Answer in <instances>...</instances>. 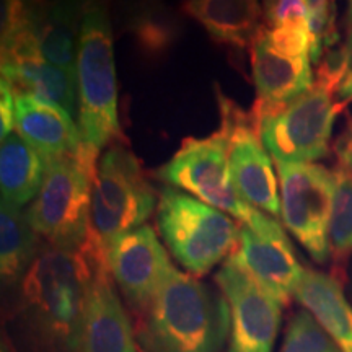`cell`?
Listing matches in <instances>:
<instances>
[{"mask_svg": "<svg viewBox=\"0 0 352 352\" xmlns=\"http://www.w3.org/2000/svg\"><path fill=\"white\" fill-rule=\"evenodd\" d=\"M94 243L64 250L47 243L20 280V318L50 352H77L95 263Z\"/></svg>", "mask_w": 352, "mask_h": 352, "instance_id": "6da1fadb", "label": "cell"}, {"mask_svg": "<svg viewBox=\"0 0 352 352\" xmlns=\"http://www.w3.org/2000/svg\"><path fill=\"white\" fill-rule=\"evenodd\" d=\"M228 338V305L192 276L173 270L144 310V352H220Z\"/></svg>", "mask_w": 352, "mask_h": 352, "instance_id": "7a4b0ae2", "label": "cell"}, {"mask_svg": "<svg viewBox=\"0 0 352 352\" xmlns=\"http://www.w3.org/2000/svg\"><path fill=\"white\" fill-rule=\"evenodd\" d=\"M98 153L82 144L72 155L46 164L43 186L26 217L52 246L82 250L91 233V191L98 173Z\"/></svg>", "mask_w": 352, "mask_h": 352, "instance_id": "3957f363", "label": "cell"}, {"mask_svg": "<svg viewBox=\"0 0 352 352\" xmlns=\"http://www.w3.org/2000/svg\"><path fill=\"white\" fill-rule=\"evenodd\" d=\"M78 131L82 144L100 152L121 139L113 34L104 7L82 19L77 54Z\"/></svg>", "mask_w": 352, "mask_h": 352, "instance_id": "277c9868", "label": "cell"}, {"mask_svg": "<svg viewBox=\"0 0 352 352\" xmlns=\"http://www.w3.org/2000/svg\"><path fill=\"white\" fill-rule=\"evenodd\" d=\"M157 226L171 256L192 276H204L235 252L240 226L228 214L175 188L162 189Z\"/></svg>", "mask_w": 352, "mask_h": 352, "instance_id": "5b68a950", "label": "cell"}, {"mask_svg": "<svg viewBox=\"0 0 352 352\" xmlns=\"http://www.w3.org/2000/svg\"><path fill=\"white\" fill-rule=\"evenodd\" d=\"M157 175L171 188L183 189L253 230L270 222V215L248 204L233 184L228 165V134L222 126L206 138L184 139Z\"/></svg>", "mask_w": 352, "mask_h": 352, "instance_id": "8992f818", "label": "cell"}, {"mask_svg": "<svg viewBox=\"0 0 352 352\" xmlns=\"http://www.w3.org/2000/svg\"><path fill=\"white\" fill-rule=\"evenodd\" d=\"M155 192L138 157L113 144L101 157L91 191V240L103 250L151 217Z\"/></svg>", "mask_w": 352, "mask_h": 352, "instance_id": "52a82bcc", "label": "cell"}, {"mask_svg": "<svg viewBox=\"0 0 352 352\" xmlns=\"http://www.w3.org/2000/svg\"><path fill=\"white\" fill-rule=\"evenodd\" d=\"M342 104L333 94L315 87L285 104L254 101L253 116L259 135L276 164H314L327 157L333 127Z\"/></svg>", "mask_w": 352, "mask_h": 352, "instance_id": "ba28073f", "label": "cell"}, {"mask_svg": "<svg viewBox=\"0 0 352 352\" xmlns=\"http://www.w3.org/2000/svg\"><path fill=\"white\" fill-rule=\"evenodd\" d=\"M280 219L311 259L327 263L336 176L316 164H276Z\"/></svg>", "mask_w": 352, "mask_h": 352, "instance_id": "9c48e42d", "label": "cell"}, {"mask_svg": "<svg viewBox=\"0 0 352 352\" xmlns=\"http://www.w3.org/2000/svg\"><path fill=\"white\" fill-rule=\"evenodd\" d=\"M220 126L228 134V165L240 196L271 217H280L277 176L252 111L217 91Z\"/></svg>", "mask_w": 352, "mask_h": 352, "instance_id": "30bf717a", "label": "cell"}, {"mask_svg": "<svg viewBox=\"0 0 352 352\" xmlns=\"http://www.w3.org/2000/svg\"><path fill=\"white\" fill-rule=\"evenodd\" d=\"M215 283L228 305L227 352H272L280 328L283 303L230 258L220 266Z\"/></svg>", "mask_w": 352, "mask_h": 352, "instance_id": "8fae6325", "label": "cell"}, {"mask_svg": "<svg viewBox=\"0 0 352 352\" xmlns=\"http://www.w3.org/2000/svg\"><path fill=\"white\" fill-rule=\"evenodd\" d=\"M107 264L122 296L140 311L151 305L175 270L157 233L145 223L113 241Z\"/></svg>", "mask_w": 352, "mask_h": 352, "instance_id": "7c38bea8", "label": "cell"}, {"mask_svg": "<svg viewBox=\"0 0 352 352\" xmlns=\"http://www.w3.org/2000/svg\"><path fill=\"white\" fill-rule=\"evenodd\" d=\"M228 258L283 305L296 296L305 270L294 253L287 233L274 217L258 230L241 226L239 245Z\"/></svg>", "mask_w": 352, "mask_h": 352, "instance_id": "4fadbf2b", "label": "cell"}, {"mask_svg": "<svg viewBox=\"0 0 352 352\" xmlns=\"http://www.w3.org/2000/svg\"><path fill=\"white\" fill-rule=\"evenodd\" d=\"M111 279L107 258L96 259L77 352H138L134 329Z\"/></svg>", "mask_w": 352, "mask_h": 352, "instance_id": "5bb4252c", "label": "cell"}, {"mask_svg": "<svg viewBox=\"0 0 352 352\" xmlns=\"http://www.w3.org/2000/svg\"><path fill=\"white\" fill-rule=\"evenodd\" d=\"M13 95L16 134L41 155L44 165L80 148V131L64 108L28 94Z\"/></svg>", "mask_w": 352, "mask_h": 352, "instance_id": "9a60e30c", "label": "cell"}, {"mask_svg": "<svg viewBox=\"0 0 352 352\" xmlns=\"http://www.w3.org/2000/svg\"><path fill=\"white\" fill-rule=\"evenodd\" d=\"M252 67L256 101L264 104L290 103L315 85L310 57L280 54L259 34L252 46Z\"/></svg>", "mask_w": 352, "mask_h": 352, "instance_id": "2e32d148", "label": "cell"}, {"mask_svg": "<svg viewBox=\"0 0 352 352\" xmlns=\"http://www.w3.org/2000/svg\"><path fill=\"white\" fill-rule=\"evenodd\" d=\"M182 10L214 41L239 50L252 47L263 26L259 0H183Z\"/></svg>", "mask_w": 352, "mask_h": 352, "instance_id": "e0dca14e", "label": "cell"}, {"mask_svg": "<svg viewBox=\"0 0 352 352\" xmlns=\"http://www.w3.org/2000/svg\"><path fill=\"white\" fill-rule=\"evenodd\" d=\"M297 302L327 329L341 352H352V305L340 280L315 270H303Z\"/></svg>", "mask_w": 352, "mask_h": 352, "instance_id": "ac0fdd59", "label": "cell"}, {"mask_svg": "<svg viewBox=\"0 0 352 352\" xmlns=\"http://www.w3.org/2000/svg\"><path fill=\"white\" fill-rule=\"evenodd\" d=\"M2 78L13 94H28L64 108L70 116L78 113L77 77L56 67L43 57L2 65Z\"/></svg>", "mask_w": 352, "mask_h": 352, "instance_id": "d6986e66", "label": "cell"}, {"mask_svg": "<svg viewBox=\"0 0 352 352\" xmlns=\"http://www.w3.org/2000/svg\"><path fill=\"white\" fill-rule=\"evenodd\" d=\"M46 165L21 135L12 132L0 147V189L2 201L23 208L34 201L43 186Z\"/></svg>", "mask_w": 352, "mask_h": 352, "instance_id": "ffe728a7", "label": "cell"}, {"mask_svg": "<svg viewBox=\"0 0 352 352\" xmlns=\"http://www.w3.org/2000/svg\"><path fill=\"white\" fill-rule=\"evenodd\" d=\"M82 16L59 0H47L38 21V46L41 57L77 77L78 38Z\"/></svg>", "mask_w": 352, "mask_h": 352, "instance_id": "44dd1931", "label": "cell"}, {"mask_svg": "<svg viewBox=\"0 0 352 352\" xmlns=\"http://www.w3.org/2000/svg\"><path fill=\"white\" fill-rule=\"evenodd\" d=\"M41 250L39 235L21 208L2 201L0 208V272L3 284L23 279Z\"/></svg>", "mask_w": 352, "mask_h": 352, "instance_id": "7402d4cb", "label": "cell"}, {"mask_svg": "<svg viewBox=\"0 0 352 352\" xmlns=\"http://www.w3.org/2000/svg\"><path fill=\"white\" fill-rule=\"evenodd\" d=\"M336 191L331 226H329V250L336 259H344L352 253V171L340 166L334 170Z\"/></svg>", "mask_w": 352, "mask_h": 352, "instance_id": "603a6c76", "label": "cell"}, {"mask_svg": "<svg viewBox=\"0 0 352 352\" xmlns=\"http://www.w3.org/2000/svg\"><path fill=\"white\" fill-rule=\"evenodd\" d=\"M279 352H341L314 315L300 310L290 318Z\"/></svg>", "mask_w": 352, "mask_h": 352, "instance_id": "cb8c5ba5", "label": "cell"}, {"mask_svg": "<svg viewBox=\"0 0 352 352\" xmlns=\"http://www.w3.org/2000/svg\"><path fill=\"white\" fill-rule=\"evenodd\" d=\"M307 8L308 28H310L311 63L318 64L321 57L333 50L340 39L338 32L336 0H303Z\"/></svg>", "mask_w": 352, "mask_h": 352, "instance_id": "d4e9b609", "label": "cell"}, {"mask_svg": "<svg viewBox=\"0 0 352 352\" xmlns=\"http://www.w3.org/2000/svg\"><path fill=\"white\" fill-rule=\"evenodd\" d=\"M135 33L140 41L147 46H164L173 38L176 30V19L168 7L158 2H151L140 7L134 19Z\"/></svg>", "mask_w": 352, "mask_h": 352, "instance_id": "484cf974", "label": "cell"}, {"mask_svg": "<svg viewBox=\"0 0 352 352\" xmlns=\"http://www.w3.org/2000/svg\"><path fill=\"white\" fill-rule=\"evenodd\" d=\"M263 21L267 28L287 25H308L303 0H261Z\"/></svg>", "mask_w": 352, "mask_h": 352, "instance_id": "4316f807", "label": "cell"}, {"mask_svg": "<svg viewBox=\"0 0 352 352\" xmlns=\"http://www.w3.org/2000/svg\"><path fill=\"white\" fill-rule=\"evenodd\" d=\"M0 135L6 139L15 127V95L12 87L2 78L0 83Z\"/></svg>", "mask_w": 352, "mask_h": 352, "instance_id": "83f0119b", "label": "cell"}, {"mask_svg": "<svg viewBox=\"0 0 352 352\" xmlns=\"http://www.w3.org/2000/svg\"><path fill=\"white\" fill-rule=\"evenodd\" d=\"M336 153L342 168L352 171V131L344 132L336 144Z\"/></svg>", "mask_w": 352, "mask_h": 352, "instance_id": "f1b7e54d", "label": "cell"}, {"mask_svg": "<svg viewBox=\"0 0 352 352\" xmlns=\"http://www.w3.org/2000/svg\"><path fill=\"white\" fill-rule=\"evenodd\" d=\"M59 2L64 3L65 7H69L70 10L76 12L77 15H80L82 19L91 8L103 6V0H59Z\"/></svg>", "mask_w": 352, "mask_h": 352, "instance_id": "f546056e", "label": "cell"}, {"mask_svg": "<svg viewBox=\"0 0 352 352\" xmlns=\"http://www.w3.org/2000/svg\"><path fill=\"white\" fill-rule=\"evenodd\" d=\"M338 96L344 101L352 100V76H347L344 82L341 83V87L338 88Z\"/></svg>", "mask_w": 352, "mask_h": 352, "instance_id": "4dcf8cb0", "label": "cell"}, {"mask_svg": "<svg viewBox=\"0 0 352 352\" xmlns=\"http://www.w3.org/2000/svg\"><path fill=\"white\" fill-rule=\"evenodd\" d=\"M344 52H346V63H347V76H352V32L347 38V43L344 44Z\"/></svg>", "mask_w": 352, "mask_h": 352, "instance_id": "1f68e13d", "label": "cell"}, {"mask_svg": "<svg viewBox=\"0 0 352 352\" xmlns=\"http://www.w3.org/2000/svg\"><path fill=\"white\" fill-rule=\"evenodd\" d=\"M347 21H349L351 32H352V0H347Z\"/></svg>", "mask_w": 352, "mask_h": 352, "instance_id": "d6a6232c", "label": "cell"}, {"mask_svg": "<svg viewBox=\"0 0 352 352\" xmlns=\"http://www.w3.org/2000/svg\"><path fill=\"white\" fill-rule=\"evenodd\" d=\"M2 352H10V351H8L7 347H6V342H3V344H2Z\"/></svg>", "mask_w": 352, "mask_h": 352, "instance_id": "836d02e7", "label": "cell"}]
</instances>
